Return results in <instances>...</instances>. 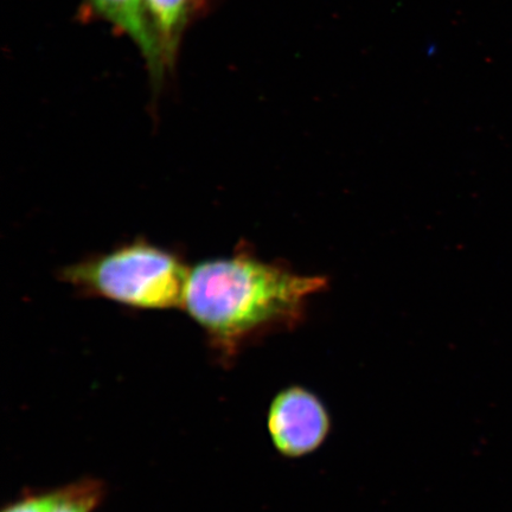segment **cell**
<instances>
[{"mask_svg": "<svg viewBox=\"0 0 512 512\" xmlns=\"http://www.w3.org/2000/svg\"><path fill=\"white\" fill-rule=\"evenodd\" d=\"M104 497V484L96 479H83L54 490L48 512H95Z\"/></svg>", "mask_w": 512, "mask_h": 512, "instance_id": "6", "label": "cell"}, {"mask_svg": "<svg viewBox=\"0 0 512 512\" xmlns=\"http://www.w3.org/2000/svg\"><path fill=\"white\" fill-rule=\"evenodd\" d=\"M210 0H145L166 66L174 67L185 32L208 9Z\"/></svg>", "mask_w": 512, "mask_h": 512, "instance_id": "5", "label": "cell"}, {"mask_svg": "<svg viewBox=\"0 0 512 512\" xmlns=\"http://www.w3.org/2000/svg\"><path fill=\"white\" fill-rule=\"evenodd\" d=\"M86 3L94 15L130 38L149 68L153 85L158 87L169 68L166 66L145 0H86Z\"/></svg>", "mask_w": 512, "mask_h": 512, "instance_id": "4", "label": "cell"}, {"mask_svg": "<svg viewBox=\"0 0 512 512\" xmlns=\"http://www.w3.org/2000/svg\"><path fill=\"white\" fill-rule=\"evenodd\" d=\"M190 268L179 256L144 241L64 268L67 284L86 294L144 310L183 307Z\"/></svg>", "mask_w": 512, "mask_h": 512, "instance_id": "2", "label": "cell"}, {"mask_svg": "<svg viewBox=\"0 0 512 512\" xmlns=\"http://www.w3.org/2000/svg\"><path fill=\"white\" fill-rule=\"evenodd\" d=\"M326 285L323 277L240 253L191 267L183 309L229 361L255 338L302 322L307 300Z\"/></svg>", "mask_w": 512, "mask_h": 512, "instance_id": "1", "label": "cell"}, {"mask_svg": "<svg viewBox=\"0 0 512 512\" xmlns=\"http://www.w3.org/2000/svg\"><path fill=\"white\" fill-rule=\"evenodd\" d=\"M268 433L281 456L302 458L318 450L331 432L328 408L303 387H288L275 396L267 414Z\"/></svg>", "mask_w": 512, "mask_h": 512, "instance_id": "3", "label": "cell"}, {"mask_svg": "<svg viewBox=\"0 0 512 512\" xmlns=\"http://www.w3.org/2000/svg\"><path fill=\"white\" fill-rule=\"evenodd\" d=\"M51 501H53V491L35 492V494L30 492L9 504L2 512H48Z\"/></svg>", "mask_w": 512, "mask_h": 512, "instance_id": "7", "label": "cell"}]
</instances>
